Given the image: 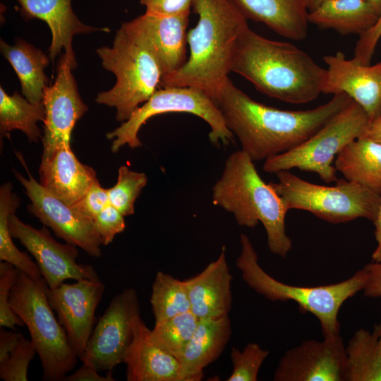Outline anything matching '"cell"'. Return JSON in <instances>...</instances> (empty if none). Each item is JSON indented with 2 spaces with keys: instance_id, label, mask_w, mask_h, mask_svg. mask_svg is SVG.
<instances>
[{
  "instance_id": "obj_1",
  "label": "cell",
  "mask_w": 381,
  "mask_h": 381,
  "mask_svg": "<svg viewBox=\"0 0 381 381\" xmlns=\"http://www.w3.org/2000/svg\"><path fill=\"white\" fill-rule=\"evenodd\" d=\"M351 100L349 95L339 93L313 109L282 110L253 99L229 78L216 104L227 127L239 140L241 150L255 162L297 147Z\"/></svg>"
},
{
  "instance_id": "obj_2",
  "label": "cell",
  "mask_w": 381,
  "mask_h": 381,
  "mask_svg": "<svg viewBox=\"0 0 381 381\" xmlns=\"http://www.w3.org/2000/svg\"><path fill=\"white\" fill-rule=\"evenodd\" d=\"M192 9L198 20L188 31L190 55L180 70L162 79L160 87H195L216 103L248 19L234 0H193Z\"/></svg>"
},
{
  "instance_id": "obj_3",
  "label": "cell",
  "mask_w": 381,
  "mask_h": 381,
  "mask_svg": "<svg viewBox=\"0 0 381 381\" xmlns=\"http://www.w3.org/2000/svg\"><path fill=\"white\" fill-rule=\"evenodd\" d=\"M231 72L262 93L292 104L317 99L322 93L327 74V69L298 47L267 39L249 26L238 40Z\"/></svg>"
},
{
  "instance_id": "obj_4",
  "label": "cell",
  "mask_w": 381,
  "mask_h": 381,
  "mask_svg": "<svg viewBox=\"0 0 381 381\" xmlns=\"http://www.w3.org/2000/svg\"><path fill=\"white\" fill-rule=\"evenodd\" d=\"M212 200L214 205L231 213L241 226L253 228L260 222L269 250L283 258L287 255L292 247L285 229L288 211L243 150L232 152L225 161L222 175L212 187Z\"/></svg>"
},
{
  "instance_id": "obj_5",
  "label": "cell",
  "mask_w": 381,
  "mask_h": 381,
  "mask_svg": "<svg viewBox=\"0 0 381 381\" xmlns=\"http://www.w3.org/2000/svg\"><path fill=\"white\" fill-rule=\"evenodd\" d=\"M97 54L116 82L110 90L99 92L95 102L115 108L116 119L123 123L160 87L159 63L135 18L123 23L112 47L98 48Z\"/></svg>"
},
{
  "instance_id": "obj_6",
  "label": "cell",
  "mask_w": 381,
  "mask_h": 381,
  "mask_svg": "<svg viewBox=\"0 0 381 381\" xmlns=\"http://www.w3.org/2000/svg\"><path fill=\"white\" fill-rule=\"evenodd\" d=\"M241 253L236 265L246 284L272 301H294L319 320L324 337L339 334V309L344 301L363 290L367 281L363 268L343 282L318 286H298L281 282L260 265L258 256L248 236L240 235Z\"/></svg>"
},
{
  "instance_id": "obj_7",
  "label": "cell",
  "mask_w": 381,
  "mask_h": 381,
  "mask_svg": "<svg viewBox=\"0 0 381 381\" xmlns=\"http://www.w3.org/2000/svg\"><path fill=\"white\" fill-rule=\"evenodd\" d=\"M42 277L34 279L18 270L9 303L29 331L42 368V380H63L78 361L67 334L54 315Z\"/></svg>"
},
{
  "instance_id": "obj_8",
  "label": "cell",
  "mask_w": 381,
  "mask_h": 381,
  "mask_svg": "<svg viewBox=\"0 0 381 381\" xmlns=\"http://www.w3.org/2000/svg\"><path fill=\"white\" fill-rule=\"evenodd\" d=\"M275 174L278 181L270 184L287 211H308L333 224L376 219L381 195L361 184L337 179L334 186H326L308 182L287 170Z\"/></svg>"
},
{
  "instance_id": "obj_9",
  "label": "cell",
  "mask_w": 381,
  "mask_h": 381,
  "mask_svg": "<svg viewBox=\"0 0 381 381\" xmlns=\"http://www.w3.org/2000/svg\"><path fill=\"white\" fill-rule=\"evenodd\" d=\"M370 119L353 99L306 141L294 149L265 160L267 173L298 169L317 174L326 183L336 181L332 165L337 154L349 143L363 134Z\"/></svg>"
},
{
  "instance_id": "obj_10",
  "label": "cell",
  "mask_w": 381,
  "mask_h": 381,
  "mask_svg": "<svg viewBox=\"0 0 381 381\" xmlns=\"http://www.w3.org/2000/svg\"><path fill=\"white\" fill-rule=\"evenodd\" d=\"M171 112L188 113L202 119L210 128L209 138L214 145H228L234 142L233 133L210 96L195 87L172 86L158 88L127 121L107 133V138L112 140L111 151L117 152L124 145L140 147L138 133L141 126L154 116Z\"/></svg>"
},
{
  "instance_id": "obj_11",
  "label": "cell",
  "mask_w": 381,
  "mask_h": 381,
  "mask_svg": "<svg viewBox=\"0 0 381 381\" xmlns=\"http://www.w3.org/2000/svg\"><path fill=\"white\" fill-rule=\"evenodd\" d=\"M17 156L28 178L16 170L13 173L30 201L28 207L30 212L66 243L82 248L91 256L100 257L102 243L93 220L44 188L30 174L20 152Z\"/></svg>"
},
{
  "instance_id": "obj_12",
  "label": "cell",
  "mask_w": 381,
  "mask_h": 381,
  "mask_svg": "<svg viewBox=\"0 0 381 381\" xmlns=\"http://www.w3.org/2000/svg\"><path fill=\"white\" fill-rule=\"evenodd\" d=\"M140 314L139 298L133 288L114 296L94 327L80 361L99 372L112 371L123 363L133 339L135 319Z\"/></svg>"
},
{
  "instance_id": "obj_13",
  "label": "cell",
  "mask_w": 381,
  "mask_h": 381,
  "mask_svg": "<svg viewBox=\"0 0 381 381\" xmlns=\"http://www.w3.org/2000/svg\"><path fill=\"white\" fill-rule=\"evenodd\" d=\"M8 227L13 238L19 240L35 258L49 288H56L66 279L100 280L92 266L77 262V247L56 241L46 226L35 229L12 213Z\"/></svg>"
},
{
  "instance_id": "obj_14",
  "label": "cell",
  "mask_w": 381,
  "mask_h": 381,
  "mask_svg": "<svg viewBox=\"0 0 381 381\" xmlns=\"http://www.w3.org/2000/svg\"><path fill=\"white\" fill-rule=\"evenodd\" d=\"M101 280L80 279L47 289L52 308L67 334L73 351L80 358L96 322L95 311L104 292Z\"/></svg>"
},
{
  "instance_id": "obj_15",
  "label": "cell",
  "mask_w": 381,
  "mask_h": 381,
  "mask_svg": "<svg viewBox=\"0 0 381 381\" xmlns=\"http://www.w3.org/2000/svg\"><path fill=\"white\" fill-rule=\"evenodd\" d=\"M73 68L64 53L58 61L54 83L44 92L46 109L42 157L50 155L61 144L71 145V134L76 122L87 111L88 107L78 92Z\"/></svg>"
},
{
  "instance_id": "obj_16",
  "label": "cell",
  "mask_w": 381,
  "mask_h": 381,
  "mask_svg": "<svg viewBox=\"0 0 381 381\" xmlns=\"http://www.w3.org/2000/svg\"><path fill=\"white\" fill-rule=\"evenodd\" d=\"M346 346L340 334L309 339L287 350L274 371V381H345Z\"/></svg>"
},
{
  "instance_id": "obj_17",
  "label": "cell",
  "mask_w": 381,
  "mask_h": 381,
  "mask_svg": "<svg viewBox=\"0 0 381 381\" xmlns=\"http://www.w3.org/2000/svg\"><path fill=\"white\" fill-rule=\"evenodd\" d=\"M323 60L327 66L323 94L349 95L365 111L370 121L381 116V61L361 64L341 52Z\"/></svg>"
},
{
  "instance_id": "obj_18",
  "label": "cell",
  "mask_w": 381,
  "mask_h": 381,
  "mask_svg": "<svg viewBox=\"0 0 381 381\" xmlns=\"http://www.w3.org/2000/svg\"><path fill=\"white\" fill-rule=\"evenodd\" d=\"M20 13L25 19L37 18L44 20L52 33V42L48 49L52 62L64 50L73 70L77 61L73 49L74 35L95 31L109 32L108 28H95L82 23L73 12L71 0H17Z\"/></svg>"
},
{
  "instance_id": "obj_19",
  "label": "cell",
  "mask_w": 381,
  "mask_h": 381,
  "mask_svg": "<svg viewBox=\"0 0 381 381\" xmlns=\"http://www.w3.org/2000/svg\"><path fill=\"white\" fill-rule=\"evenodd\" d=\"M39 174L44 188L70 205L78 202L98 181L94 169L82 164L68 144L42 157Z\"/></svg>"
},
{
  "instance_id": "obj_20",
  "label": "cell",
  "mask_w": 381,
  "mask_h": 381,
  "mask_svg": "<svg viewBox=\"0 0 381 381\" xmlns=\"http://www.w3.org/2000/svg\"><path fill=\"white\" fill-rule=\"evenodd\" d=\"M123 363L128 381H180L179 359L155 342L140 314L135 319Z\"/></svg>"
},
{
  "instance_id": "obj_21",
  "label": "cell",
  "mask_w": 381,
  "mask_h": 381,
  "mask_svg": "<svg viewBox=\"0 0 381 381\" xmlns=\"http://www.w3.org/2000/svg\"><path fill=\"white\" fill-rule=\"evenodd\" d=\"M189 16L145 12L135 18L159 63L162 79L180 70L188 60Z\"/></svg>"
},
{
  "instance_id": "obj_22",
  "label": "cell",
  "mask_w": 381,
  "mask_h": 381,
  "mask_svg": "<svg viewBox=\"0 0 381 381\" xmlns=\"http://www.w3.org/2000/svg\"><path fill=\"white\" fill-rule=\"evenodd\" d=\"M183 282L190 301V310L200 319L229 315L232 303V275L224 246L214 261Z\"/></svg>"
},
{
  "instance_id": "obj_23",
  "label": "cell",
  "mask_w": 381,
  "mask_h": 381,
  "mask_svg": "<svg viewBox=\"0 0 381 381\" xmlns=\"http://www.w3.org/2000/svg\"><path fill=\"white\" fill-rule=\"evenodd\" d=\"M231 335L229 315L200 318L197 329L179 359L180 381H199L203 370L224 351Z\"/></svg>"
},
{
  "instance_id": "obj_24",
  "label": "cell",
  "mask_w": 381,
  "mask_h": 381,
  "mask_svg": "<svg viewBox=\"0 0 381 381\" xmlns=\"http://www.w3.org/2000/svg\"><path fill=\"white\" fill-rule=\"evenodd\" d=\"M247 19L265 24L282 37L301 40L308 33L303 0H234Z\"/></svg>"
},
{
  "instance_id": "obj_25",
  "label": "cell",
  "mask_w": 381,
  "mask_h": 381,
  "mask_svg": "<svg viewBox=\"0 0 381 381\" xmlns=\"http://www.w3.org/2000/svg\"><path fill=\"white\" fill-rule=\"evenodd\" d=\"M378 14L366 0H322L308 20L319 28L332 29L341 35L358 34L371 28Z\"/></svg>"
},
{
  "instance_id": "obj_26",
  "label": "cell",
  "mask_w": 381,
  "mask_h": 381,
  "mask_svg": "<svg viewBox=\"0 0 381 381\" xmlns=\"http://www.w3.org/2000/svg\"><path fill=\"white\" fill-rule=\"evenodd\" d=\"M334 167L345 179L381 195V143L360 137L337 154Z\"/></svg>"
},
{
  "instance_id": "obj_27",
  "label": "cell",
  "mask_w": 381,
  "mask_h": 381,
  "mask_svg": "<svg viewBox=\"0 0 381 381\" xmlns=\"http://www.w3.org/2000/svg\"><path fill=\"white\" fill-rule=\"evenodd\" d=\"M0 49L16 72L24 97L32 103L42 102L49 81L44 73L51 61L49 55L22 40L14 45L1 40Z\"/></svg>"
},
{
  "instance_id": "obj_28",
  "label": "cell",
  "mask_w": 381,
  "mask_h": 381,
  "mask_svg": "<svg viewBox=\"0 0 381 381\" xmlns=\"http://www.w3.org/2000/svg\"><path fill=\"white\" fill-rule=\"evenodd\" d=\"M345 381H381L379 326L356 331L346 346Z\"/></svg>"
},
{
  "instance_id": "obj_29",
  "label": "cell",
  "mask_w": 381,
  "mask_h": 381,
  "mask_svg": "<svg viewBox=\"0 0 381 381\" xmlns=\"http://www.w3.org/2000/svg\"><path fill=\"white\" fill-rule=\"evenodd\" d=\"M46 109L43 102L32 103L17 91L8 95L0 88V133L6 135L13 130L21 131L30 141L38 142L42 135L37 123L43 121Z\"/></svg>"
},
{
  "instance_id": "obj_30",
  "label": "cell",
  "mask_w": 381,
  "mask_h": 381,
  "mask_svg": "<svg viewBox=\"0 0 381 381\" xmlns=\"http://www.w3.org/2000/svg\"><path fill=\"white\" fill-rule=\"evenodd\" d=\"M20 200L12 192L11 183H6L0 188V260L13 265L34 279L42 277L36 262L14 244L8 227L9 217L20 206Z\"/></svg>"
},
{
  "instance_id": "obj_31",
  "label": "cell",
  "mask_w": 381,
  "mask_h": 381,
  "mask_svg": "<svg viewBox=\"0 0 381 381\" xmlns=\"http://www.w3.org/2000/svg\"><path fill=\"white\" fill-rule=\"evenodd\" d=\"M150 304L158 324L177 315L190 311V301L183 281L159 271L152 286Z\"/></svg>"
},
{
  "instance_id": "obj_32",
  "label": "cell",
  "mask_w": 381,
  "mask_h": 381,
  "mask_svg": "<svg viewBox=\"0 0 381 381\" xmlns=\"http://www.w3.org/2000/svg\"><path fill=\"white\" fill-rule=\"evenodd\" d=\"M199 320L191 310L186 312L155 324L151 334L157 344L179 359L193 336Z\"/></svg>"
},
{
  "instance_id": "obj_33",
  "label": "cell",
  "mask_w": 381,
  "mask_h": 381,
  "mask_svg": "<svg viewBox=\"0 0 381 381\" xmlns=\"http://www.w3.org/2000/svg\"><path fill=\"white\" fill-rule=\"evenodd\" d=\"M147 182L145 174L121 166L116 184L107 189L109 203L124 217L133 214L135 202Z\"/></svg>"
},
{
  "instance_id": "obj_34",
  "label": "cell",
  "mask_w": 381,
  "mask_h": 381,
  "mask_svg": "<svg viewBox=\"0 0 381 381\" xmlns=\"http://www.w3.org/2000/svg\"><path fill=\"white\" fill-rule=\"evenodd\" d=\"M269 355L270 351L262 349L257 343L248 344L242 351L232 347L231 351L232 373L226 380H258L259 370Z\"/></svg>"
},
{
  "instance_id": "obj_35",
  "label": "cell",
  "mask_w": 381,
  "mask_h": 381,
  "mask_svg": "<svg viewBox=\"0 0 381 381\" xmlns=\"http://www.w3.org/2000/svg\"><path fill=\"white\" fill-rule=\"evenodd\" d=\"M37 353L31 339L23 335L7 358L0 363V377L4 381H27L28 370Z\"/></svg>"
},
{
  "instance_id": "obj_36",
  "label": "cell",
  "mask_w": 381,
  "mask_h": 381,
  "mask_svg": "<svg viewBox=\"0 0 381 381\" xmlns=\"http://www.w3.org/2000/svg\"><path fill=\"white\" fill-rule=\"evenodd\" d=\"M18 270L11 264L0 263V326L16 329V325L24 323L11 308L9 300L12 287L16 280Z\"/></svg>"
},
{
  "instance_id": "obj_37",
  "label": "cell",
  "mask_w": 381,
  "mask_h": 381,
  "mask_svg": "<svg viewBox=\"0 0 381 381\" xmlns=\"http://www.w3.org/2000/svg\"><path fill=\"white\" fill-rule=\"evenodd\" d=\"M124 216L110 203L94 219L95 228L101 238L102 245L112 242L116 235L126 228Z\"/></svg>"
},
{
  "instance_id": "obj_38",
  "label": "cell",
  "mask_w": 381,
  "mask_h": 381,
  "mask_svg": "<svg viewBox=\"0 0 381 381\" xmlns=\"http://www.w3.org/2000/svg\"><path fill=\"white\" fill-rule=\"evenodd\" d=\"M109 204L107 189L97 181L85 195L73 205L85 216L94 220L95 217Z\"/></svg>"
},
{
  "instance_id": "obj_39",
  "label": "cell",
  "mask_w": 381,
  "mask_h": 381,
  "mask_svg": "<svg viewBox=\"0 0 381 381\" xmlns=\"http://www.w3.org/2000/svg\"><path fill=\"white\" fill-rule=\"evenodd\" d=\"M380 38L381 16L371 28L359 35L355 46L353 59L361 64H370V61Z\"/></svg>"
},
{
  "instance_id": "obj_40",
  "label": "cell",
  "mask_w": 381,
  "mask_h": 381,
  "mask_svg": "<svg viewBox=\"0 0 381 381\" xmlns=\"http://www.w3.org/2000/svg\"><path fill=\"white\" fill-rule=\"evenodd\" d=\"M145 12L159 15H190L193 0H140Z\"/></svg>"
},
{
  "instance_id": "obj_41",
  "label": "cell",
  "mask_w": 381,
  "mask_h": 381,
  "mask_svg": "<svg viewBox=\"0 0 381 381\" xmlns=\"http://www.w3.org/2000/svg\"><path fill=\"white\" fill-rule=\"evenodd\" d=\"M363 268L368 275L363 289L364 295L370 298L381 297V260L373 261L365 265Z\"/></svg>"
},
{
  "instance_id": "obj_42",
  "label": "cell",
  "mask_w": 381,
  "mask_h": 381,
  "mask_svg": "<svg viewBox=\"0 0 381 381\" xmlns=\"http://www.w3.org/2000/svg\"><path fill=\"white\" fill-rule=\"evenodd\" d=\"M94 367L83 363V365L71 375H66L64 381H114L111 371L106 376L99 375Z\"/></svg>"
},
{
  "instance_id": "obj_43",
  "label": "cell",
  "mask_w": 381,
  "mask_h": 381,
  "mask_svg": "<svg viewBox=\"0 0 381 381\" xmlns=\"http://www.w3.org/2000/svg\"><path fill=\"white\" fill-rule=\"evenodd\" d=\"M21 334L0 329V363L5 361L18 342Z\"/></svg>"
},
{
  "instance_id": "obj_44",
  "label": "cell",
  "mask_w": 381,
  "mask_h": 381,
  "mask_svg": "<svg viewBox=\"0 0 381 381\" xmlns=\"http://www.w3.org/2000/svg\"><path fill=\"white\" fill-rule=\"evenodd\" d=\"M375 226V236L377 246L372 254V260L378 262L381 260V200L375 220L373 222Z\"/></svg>"
},
{
  "instance_id": "obj_45",
  "label": "cell",
  "mask_w": 381,
  "mask_h": 381,
  "mask_svg": "<svg viewBox=\"0 0 381 381\" xmlns=\"http://www.w3.org/2000/svg\"><path fill=\"white\" fill-rule=\"evenodd\" d=\"M361 137L381 143V116L369 122Z\"/></svg>"
},
{
  "instance_id": "obj_46",
  "label": "cell",
  "mask_w": 381,
  "mask_h": 381,
  "mask_svg": "<svg viewBox=\"0 0 381 381\" xmlns=\"http://www.w3.org/2000/svg\"><path fill=\"white\" fill-rule=\"evenodd\" d=\"M308 11L315 9L322 0H303Z\"/></svg>"
},
{
  "instance_id": "obj_47",
  "label": "cell",
  "mask_w": 381,
  "mask_h": 381,
  "mask_svg": "<svg viewBox=\"0 0 381 381\" xmlns=\"http://www.w3.org/2000/svg\"><path fill=\"white\" fill-rule=\"evenodd\" d=\"M379 16H381V0H366Z\"/></svg>"
},
{
  "instance_id": "obj_48",
  "label": "cell",
  "mask_w": 381,
  "mask_h": 381,
  "mask_svg": "<svg viewBox=\"0 0 381 381\" xmlns=\"http://www.w3.org/2000/svg\"><path fill=\"white\" fill-rule=\"evenodd\" d=\"M378 326H379V334H380V349L381 352V322L380 325H378Z\"/></svg>"
}]
</instances>
